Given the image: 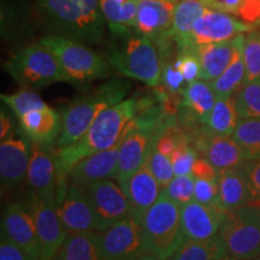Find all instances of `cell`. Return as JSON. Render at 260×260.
I'll list each match as a JSON object with an SVG mask.
<instances>
[{
  "instance_id": "ee69618b",
  "label": "cell",
  "mask_w": 260,
  "mask_h": 260,
  "mask_svg": "<svg viewBox=\"0 0 260 260\" xmlns=\"http://www.w3.org/2000/svg\"><path fill=\"white\" fill-rule=\"evenodd\" d=\"M0 260H37L22 249L21 247L12 242L8 236L2 234L0 240Z\"/></svg>"
},
{
  "instance_id": "44dd1931",
  "label": "cell",
  "mask_w": 260,
  "mask_h": 260,
  "mask_svg": "<svg viewBox=\"0 0 260 260\" xmlns=\"http://www.w3.org/2000/svg\"><path fill=\"white\" fill-rule=\"evenodd\" d=\"M149 158V157H148ZM123 190L130 204V214L141 223L142 216L160 197L162 188L149 168V161L130 176Z\"/></svg>"
},
{
  "instance_id": "ffe728a7",
  "label": "cell",
  "mask_w": 260,
  "mask_h": 260,
  "mask_svg": "<svg viewBox=\"0 0 260 260\" xmlns=\"http://www.w3.org/2000/svg\"><path fill=\"white\" fill-rule=\"evenodd\" d=\"M122 138L113 147L88 155L77 162L69 174V183L86 187L94 182L115 178L118 168Z\"/></svg>"
},
{
  "instance_id": "74e56055",
  "label": "cell",
  "mask_w": 260,
  "mask_h": 260,
  "mask_svg": "<svg viewBox=\"0 0 260 260\" xmlns=\"http://www.w3.org/2000/svg\"><path fill=\"white\" fill-rule=\"evenodd\" d=\"M197 158L195 149L188 145L186 140H182L176 149L170 155L175 176H183V175L191 174V169H193Z\"/></svg>"
},
{
  "instance_id": "4316f807",
  "label": "cell",
  "mask_w": 260,
  "mask_h": 260,
  "mask_svg": "<svg viewBox=\"0 0 260 260\" xmlns=\"http://www.w3.org/2000/svg\"><path fill=\"white\" fill-rule=\"evenodd\" d=\"M199 58L201 73L200 80L212 82L223 74L232 61L234 53V40L219 44L201 45L191 47Z\"/></svg>"
},
{
  "instance_id": "2e32d148",
  "label": "cell",
  "mask_w": 260,
  "mask_h": 260,
  "mask_svg": "<svg viewBox=\"0 0 260 260\" xmlns=\"http://www.w3.org/2000/svg\"><path fill=\"white\" fill-rule=\"evenodd\" d=\"M56 210L68 233L99 232L95 212L84 188L69 183Z\"/></svg>"
},
{
  "instance_id": "ac0fdd59",
  "label": "cell",
  "mask_w": 260,
  "mask_h": 260,
  "mask_svg": "<svg viewBox=\"0 0 260 260\" xmlns=\"http://www.w3.org/2000/svg\"><path fill=\"white\" fill-rule=\"evenodd\" d=\"M2 234L29 253L32 258L41 260L37 225L28 206L11 203L5 207L2 217Z\"/></svg>"
},
{
  "instance_id": "1f68e13d",
  "label": "cell",
  "mask_w": 260,
  "mask_h": 260,
  "mask_svg": "<svg viewBox=\"0 0 260 260\" xmlns=\"http://www.w3.org/2000/svg\"><path fill=\"white\" fill-rule=\"evenodd\" d=\"M232 136L246 160H260V118H240Z\"/></svg>"
},
{
  "instance_id": "cb8c5ba5",
  "label": "cell",
  "mask_w": 260,
  "mask_h": 260,
  "mask_svg": "<svg viewBox=\"0 0 260 260\" xmlns=\"http://www.w3.org/2000/svg\"><path fill=\"white\" fill-rule=\"evenodd\" d=\"M204 157L216 168L217 171L240 167L246 160L242 148L233 136L214 135L207 132L201 142Z\"/></svg>"
},
{
  "instance_id": "7dc6e473",
  "label": "cell",
  "mask_w": 260,
  "mask_h": 260,
  "mask_svg": "<svg viewBox=\"0 0 260 260\" xmlns=\"http://www.w3.org/2000/svg\"><path fill=\"white\" fill-rule=\"evenodd\" d=\"M207 9L226 12L230 15H239L247 0H203Z\"/></svg>"
},
{
  "instance_id": "4dcf8cb0",
  "label": "cell",
  "mask_w": 260,
  "mask_h": 260,
  "mask_svg": "<svg viewBox=\"0 0 260 260\" xmlns=\"http://www.w3.org/2000/svg\"><path fill=\"white\" fill-rule=\"evenodd\" d=\"M240 117L236 110L235 95L217 98L207 124V132L214 135L232 136Z\"/></svg>"
},
{
  "instance_id": "5bb4252c",
  "label": "cell",
  "mask_w": 260,
  "mask_h": 260,
  "mask_svg": "<svg viewBox=\"0 0 260 260\" xmlns=\"http://www.w3.org/2000/svg\"><path fill=\"white\" fill-rule=\"evenodd\" d=\"M53 145L31 141L27 183L34 194L56 207L57 203V161Z\"/></svg>"
},
{
  "instance_id": "30bf717a",
  "label": "cell",
  "mask_w": 260,
  "mask_h": 260,
  "mask_svg": "<svg viewBox=\"0 0 260 260\" xmlns=\"http://www.w3.org/2000/svg\"><path fill=\"white\" fill-rule=\"evenodd\" d=\"M177 0H139L135 28L152 40L160 57L171 50L170 38Z\"/></svg>"
},
{
  "instance_id": "3957f363",
  "label": "cell",
  "mask_w": 260,
  "mask_h": 260,
  "mask_svg": "<svg viewBox=\"0 0 260 260\" xmlns=\"http://www.w3.org/2000/svg\"><path fill=\"white\" fill-rule=\"evenodd\" d=\"M42 16L53 34L83 44H102L107 22L99 0H37Z\"/></svg>"
},
{
  "instance_id": "7bdbcfd3",
  "label": "cell",
  "mask_w": 260,
  "mask_h": 260,
  "mask_svg": "<svg viewBox=\"0 0 260 260\" xmlns=\"http://www.w3.org/2000/svg\"><path fill=\"white\" fill-rule=\"evenodd\" d=\"M218 197V180H199L195 178L194 200L203 204L216 203Z\"/></svg>"
},
{
  "instance_id": "8992f818",
  "label": "cell",
  "mask_w": 260,
  "mask_h": 260,
  "mask_svg": "<svg viewBox=\"0 0 260 260\" xmlns=\"http://www.w3.org/2000/svg\"><path fill=\"white\" fill-rule=\"evenodd\" d=\"M146 252L169 260L187 239L181 224L180 205L161 190L160 197L141 218Z\"/></svg>"
},
{
  "instance_id": "836d02e7",
  "label": "cell",
  "mask_w": 260,
  "mask_h": 260,
  "mask_svg": "<svg viewBox=\"0 0 260 260\" xmlns=\"http://www.w3.org/2000/svg\"><path fill=\"white\" fill-rule=\"evenodd\" d=\"M240 118H260V80L245 82L235 94Z\"/></svg>"
},
{
  "instance_id": "c3c4849f",
  "label": "cell",
  "mask_w": 260,
  "mask_h": 260,
  "mask_svg": "<svg viewBox=\"0 0 260 260\" xmlns=\"http://www.w3.org/2000/svg\"><path fill=\"white\" fill-rule=\"evenodd\" d=\"M12 134H14V123H12L11 116L4 109H2V115H0V140L4 141V140L14 136Z\"/></svg>"
},
{
  "instance_id": "603a6c76",
  "label": "cell",
  "mask_w": 260,
  "mask_h": 260,
  "mask_svg": "<svg viewBox=\"0 0 260 260\" xmlns=\"http://www.w3.org/2000/svg\"><path fill=\"white\" fill-rule=\"evenodd\" d=\"M18 121L23 134L39 144L53 145L60 134V113L50 106L32 110L19 117Z\"/></svg>"
},
{
  "instance_id": "d6986e66",
  "label": "cell",
  "mask_w": 260,
  "mask_h": 260,
  "mask_svg": "<svg viewBox=\"0 0 260 260\" xmlns=\"http://www.w3.org/2000/svg\"><path fill=\"white\" fill-rule=\"evenodd\" d=\"M180 207L182 229L187 239L207 240L218 235L226 212L216 203L203 204L191 200Z\"/></svg>"
},
{
  "instance_id": "681fc988",
  "label": "cell",
  "mask_w": 260,
  "mask_h": 260,
  "mask_svg": "<svg viewBox=\"0 0 260 260\" xmlns=\"http://www.w3.org/2000/svg\"><path fill=\"white\" fill-rule=\"evenodd\" d=\"M132 260H161V259L153 254H151V253H144V254L136 256V258L132 259Z\"/></svg>"
},
{
  "instance_id": "8d00e7d4",
  "label": "cell",
  "mask_w": 260,
  "mask_h": 260,
  "mask_svg": "<svg viewBox=\"0 0 260 260\" xmlns=\"http://www.w3.org/2000/svg\"><path fill=\"white\" fill-rule=\"evenodd\" d=\"M195 178L191 174L183 176H175L167 187L162 188V191L175 203L184 205L194 200Z\"/></svg>"
},
{
  "instance_id": "d6a6232c",
  "label": "cell",
  "mask_w": 260,
  "mask_h": 260,
  "mask_svg": "<svg viewBox=\"0 0 260 260\" xmlns=\"http://www.w3.org/2000/svg\"><path fill=\"white\" fill-rule=\"evenodd\" d=\"M107 23L135 27L139 0H99Z\"/></svg>"
},
{
  "instance_id": "816d5d0a",
  "label": "cell",
  "mask_w": 260,
  "mask_h": 260,
  "mask_svg": "<svg viewBox=\"0 0 260 260\" xmlns=\"http://www.w3.org/2000/svg\"><path fill=\"white\" fill-rule=\"evenodd\" d=\"M253 260H260V256H259V258H256V259H253Z\"/></svg>"
},
{
  "instance_id": "6da1fadb",
  "label": "cell",
  "mask_w": 260,
  "mask_h": 260,
  "mask_svg": "<svg viewBox=\"0 0 260 260\" xmlns=\"http://www.w3.org/2000/svg\"><path fill=\"white\" fill-rule=\"evenodd\" d=\"M159 99L160 95L126 98L104 110L79 141L65 148L56 149L58 183L56 205L67 193L71 169L83 158L113 147L121 140L129 123L142 110L153 105Z\"/></svg>"
},
{
  "instance_id": "f5cc1de1",
  "label": "cell",
  "mask_w": 260,
  "mask_h": 260,
  "mask_svg": "<svg viewBox=\"0 0 260 260\" xmlns=\"http://www.w3.org/2000/svg\"><path fill=\"white\" fill-rule=\"evenodd\" d=\"M51 260H58V259H56V258H53V259H51Z\"/></svg>"
},
{
  "instance_id": "7c38bea8",
  "label": "cell",
  "mask_w": 260,
  "mask_h": 260,
  "mask_svg": "<svg viewBox=\"0 0 260 260\" xmlns=\"http://www.w3.org/2000/svg\"><path fill=\"white\" fill-rule=\"evenodd\" d=\"M251 30H253L251 24L237 19L233 15L206 9L201 17L195 22L186 48L233 41L237 35L246 34Z\"/></svg>"
},
{
  "instance_id": "9c48e42d",
  "label": "cell",
  "mask_w": 260,
  "mask_h": 260,
  "mask_svg": "<svg viewBox=\"0 0 260 260\" xmlns=\"http://www.w3.org/2000/svg\"><path fill=\"white\" fill-rule=\"evenodd\" d=\"M229 255L241 260L260 256V206L247 205L225 213L218 232Z\"/></svg>"
},
{
  "instance_id": "f35d334b",
  "label": "cell",
  "mask_w": 260,
  "mask_h": 260,
  "mask_svg": "<svg viewBox=\"0 0 260 260\" xmlns=\"http://www.w3.org/2000/svg\"><path fill=\"white\" fill-rule=\"evenodd\" d=\"M148 161L149 168H151L152 172H153V175L158 180L161 188L167 187L171 182L172 178L175 177L174 167H172V161L170 157L160 153L158 149H155V147H153L152 153L148 158Z\"/></svg>"
},
{
  "instance_id": "83f0119b",
  "label": "cell",
  "mask_w": 260,
  "mask_h": 260,
  "mask_svg": "<svg viewBox=\"0 0 260 260\" xmlns=\"http://www.w3.org/2000/svg\"><path fill=\"white\" fill-rule=\"evenodd\" d=\"M181 94L182 105L184 109L188 110L194 119L206 124L217 102V95L211 86V82L197 80L195 82L188 84Z\"/></svg>"
},
{
  "instance_id": "484cf974",
  "label": "cell",
  "mask_w": 260,
  "mask_h": 260,
  "mask_svg": "<svg viewBox=\"0 0 260 260\" xmlns=\"http://www.w3.org/2000/svg\"><path fill=\"white\" fill-rule=\"evenodd\" d=\"M245 34H240L234 39V53L232 61L223 74L211 82L217 98L233 96L241 88L245 82V61H243V44Z\"/></svg>"
},
{
  "instance_id": "bcb514c9",
  "label": "cell",
  "mask_w": 260,
  "mask_h": 260,
  "mask_svg": "<svg viewBox=\"0 0 260 260\" xmlns=\"http://www.w3.org/2000/svg\"><path fill=\"white\" fill-rule=\"evenodd\" d=\"M191 175L194 178H199V180H218V171L205 157L197 158L191 169Z\"/></svg>"
},
{
  "instance_id": "60d3db41",
  "label": "cell",
  "mask_w": 260,
  "mask_h": 260,
  "mask_svg": "<svg viewBox=\"0 0 260 260\" xmlns=\"http://www.w3.org/2000/svg\"><path fill=\"white\" fill-rule=\"evenodd\" d=\"M164 88L170 93H182L188 86L183 75L178 69L175 60H162V73H161V82Z\"/></svg>"
},
{
  "instance_id": "f1b7e54d",
  "label": "cell",
  "mask_w": 260,
  "mask_h": 260,
  "mask_svg": "<svg viewBox=\"0 0 260 260\" xmlns=\"http://www.w3.org/2000/svg\"><path fill=\"white\" fill-rule=\"evenodd\" d=\"M206 9L203 0H177L170 38L177 45L178 50L187 47L191 29Z\"/></svg>"
},
{
  "instance_id": "f907efd6",
  "label": "cell",
  "mask_w": 260,
  "mask_h": 260,
  "mask_svg": "<svg viewBox=\"0 0 260 260\" xmlns=\"http://www.w3.org/2000/svg\"><path fill=\"white\" fill-rule=\"evenodd\" d=\"M218 260H241V259H239V258H235V256H233V255H229V254H226L225 256H223V258H220V259H218Z\"/></svg>"
},
{
  "instance_id": "d590c367",
  "label": "cell",
  "mask_w": 260,
  "mask_h": 260,
  "mask_svg": "<svg viewBox=\"0 0 260 260\" xmlns=\"http://www.w3.org/2000/svg\"><path fill=\"white\" fill-rule=\"evenodd\" d=\"M243 61L245 82L260 80V30L247 32L243 44Z\"/></svg>"
},
{
  "instance_id": "52a82bcc",
  "label": "cell",
  "mask_w": 260,
  "mask_h": 260,
  "mask_svg": "<svg viewBox=\"0 0 260 260\" xmlns=\"http://www.w3.org/2000/svg\"><path fill=\"white\" fill-rule=\"evenodd\" d=\"M4 69L19 86L42 89L58 82H70L59 60L40 41L16 52L4 64Z\"/></svg>"
},
{
  "instance_id": "8fae6325",
  "label": "cell",
  "mask_w": 260,
  "mask_h": 260,
  "mask_svg": "<svg viewBox=\"0 0 260 260\" xmlns=\"http://www.w3.org/2000/svg\"><path fill=\"white\" fill-rule=\"evenodd\" d=\"M99 234L106 260H132L147 253L141 223L132 214Z\"/></svg>"
},
{
  "instance_id": "7402d4cb",
  "label": "cell",
  "mask_w": 260,
  "mask_h": 260,
  "mask_svg": "<svg viewBox=\"0 0 260 260\" xmlns=\"http://www.w3.org/2000/svg\"><path fill=\"white\" fill-rule=\"evenodd\" d=\"M216 204L225 212L252 205V194L242 164L218 172Z\"/></svg>"
},
{
  "instance_id": "f6af8a7d",
  "label": "cell",
  "mask_w": 260,
  "mask_h": 260,
  "mask_svg": "<svg viewBox=\"0 0 260 260\" xmlns=\"http://www.w3.org/2000/svg\"><path fill=\"white\" fill-rule=\"evenodd\" d=\"M182 140H183V138H180L176 133H172L171 130H169L168 128H164L160 132V134H159L157 141H155L154 147L155 149H158L160 153L170 157L172 152L176 149L178 144H180Z\"/></svg>"
},
{
  "instance_id": "f546056e",
  "label": "cell",
  "mask_w": 260,
  "mask_h": 260,
  "mask_svg": "<svg viewBox=\"0 0 260 260\" xmlns=\"http://www.w3.org/2000/svg\"><path fill=\"white\" fill-rule=\"evenodd\" d=\"M228 254L219 235L207 240L186 239L169 260H218Z\"/></svg>"
},
{
  "instance_id": "e575fe53",
  "label": "cell",
  "mask_w": 260,
  "mask_h": 260,
  "mask_svg": "<svg viewBox=\"0 0 260 260\" xmlns=\"http://www.w3.org/2000/svg\"><path fill=\"white\" fill-rule=\"evenodd\" d=\"M2 102L17 116V118L32 110L44 109L48 105L34 89L24 88L14 94H2Z\"/></svg>"
},
{
  "instance_id": "b9f144b4",
  "label": "cell",
  "mask_w": 260,
  "mask_h": 260,
  "mask_svg": "<svg viewBox=\"0 0 260 260\" xmlns=\"http://www.w3.org/2000/svg\"><path fill=\"white\" fill-rule=\"evenodd\" d=\"M242 168L247 175L252 194V205L260 206V160H245Z\"/></svg>"
},
{
  "instance_id": "ab89813d",
  "label": "cell",
  "mask_w": 260,
  "mask_h": 260,
  "mask_svg": "<svg viewBox=\"0 0 260 260\" xmlns=\"http://www.w3.org/2000/svg\"><path fill=\"white\" fill-rule=\"evenodd\" d=\"M176 65L182 75H183L187 84H190L197 80H200V61L197 53H195L191 47L178 50L176 56Z\"/></svg>"
},
{
  "instance_id": "277c9868",
  "label": "cell",
  "mask_w": 260,
  "mask_h": 260,
  "mask_svg": "<svg viewBox=\"0 0 260 260\" xmlns=\"http://www.w3.org/2000/svg\"><path fill=\"white\" fill-rule=\"evenodd\" d=\"M129 90V82L115 79L71 100L59 112L61 130L56 142V149L65 148L79 141L98 116L107 107L124 100Z\"/></svg>"
},
{
  "instance_id": "e0dca14e",
  "label": "cell",
  "mask_w": 260,
  "mask_h": 260,
  "mask_svg": "<svg viewBox=\"0 0 260 260\" xmlns=\"http://www.w3.org/2000/svg\"><path fill=\"white\" fill-rule=\"evenodd\" d=\"M31 140L27 136L11 138L0 144V181L3 189L11 190L27 180Z\"/></svg>"
},
{
  "instance_id": "ba28073f",
  "label": "cell",
  "mask_w": 260,
  "mask_h": 260,
  "mask_svg": "<svg viewBox=\"0 0 260 260\" xmlns=\"http://www.w3.org/2000/svg\"><path fill=\"white\" fill-rule=\"evenodd\" d=\"M42 45L50 48L71 83L86 84L110 76L109 61L83 42L60 35L51 34L40 39Z\"/></svg>"
},
{
  "instance_id": "d4e9b609",
  "label": "cell",
  "mask_w": 260,
  "mask_h": 260,
  "mask_svg": "<svg viewBox=\"0 0 260 260\" xmlns=\"http://www.w3.org/2000/svg\"><path fill=\"white\" fill-rule=\"evenodd\" d=\"M54 258L58 260H106L99 232L69 233Z\"/></svg>"
},
{
  "instance_id": "5b68a950",
  "label": "cell",
  "mask_w": 260,
  "mask_h": 260,
  "mask_svg": "<svg viewBox=\"0 0 260 260\" xmlns=\"http://www.w3.org/2000/svg\"><path fill=\"white\" fill-rule=\"evenodd\" d=\"M164 111V106L155 103L142 110L125 129L115 177L122 188L125 186L130 176L139 170L151 155L155 141L162 130L161 122Z\"/></svg>"
},
{
  "instance_id": "4fadbf2b",
  "label": "cell",
  "mask_w": 260,
  "mask_h": 260,
  "mask_svg": "<svg viewBox=\"0 0 260 260\" xmlns=\"http://www.w3.org/2000/svg\"><path fill=\"white\" fill-rule=\"evenodd\" d=\"M82 188L87 191L92 203L99 232L109 229L130 214L129 200L119 183L103 180Z\"/></svg>"
},
{
  "instance_id": "9a60e30c",
  "label": "cell",
  "mask_w": 260,
  "mask_h": 260,
  "mask_svg": "<svg viewBox=\"0 0 260 260\" xmlns=\"http://www.w3.org/2000/svg\"><path fill=\"white\" fill-rule=\"evenodd\" d=\"M28 209L30 210L40 243V259L51 260L57 255L67 239L68 233L61 223L56 207L31 193Z\"/></svg>"
},
{
  "instance_id": "7a4b0ae2",
  "label": "cell",
  "mask_w": 260,
  "mask_h": 260,
  "mask_svg": "<svg viewBox=\"0 0 260 260\" xmlns=\"http://www.w3.org/2000/svg\"><path fill=\"white\" fill-rule=\"evenodd\" d=\"M105 58L113 69L148 87L161 82L162 61L157 46L135 27L107 23Z\"/></svg>"
}]
</instances>
